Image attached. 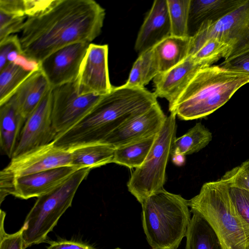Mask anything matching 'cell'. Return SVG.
Masks as SVG:
<instances>
[{
	"label": "cell",
	"mask_w": 249,
	"mask_h": 249,
	"mask_svg": "<svg viewBox=\"0 0 249 249\" xmlns=\"http://www.w3.org/2000/svg\"><path fill=\"white\" fill-rule=\"evenodd\" d=\"M170 36L167 0H156L140 29L135 50L140 54Z\"/></svg>",
	"instance_id": "17"
},
{
	"label": "cell",
	"mask_w": 249,
	"mask_h": 249,
	"mask_svg": "<svg viewBox=\"0 0 249 249\" xmlns=\"http://www.w3.org/2000/svg\"><path fill=\"white\" fill-rule=\"evenodd\" d=\"M26 17L0 11V42L15 33L20 32Z\"/></svg>",
	"instance_id": "32"
},
{
	"label": "cell",
	"mask_w": 249,
	"mask_h": 249,
	"mask_svg": "<svg viewBox=\"0 0 249 249\" xmlns=\"http://www.w3.org/2000/svg\"><path fill=\"white\" fill-rule=\"evenodd\" d=\"M186 234L185 249H223L209 223L199 213L193 212Z\"/></svg>",
	"instance_id": "23"
},
{
	"label": "cell",
	"mask_w": 249,
	"mask_h": 249,
	"mask_svg": "<svg viewBox=\"0 0 249 249\" xmlns=\"http://www.w3.org/2000/svg\"><path fill=\"white\" fill-rule=\"evenodd\" d=\"M79 169L67 165L16 178L12 180L11 195L23 199L38 197L53 190Z\"/></svg>",
	"instance_id": "15"
},
{
	"label": "cell",
	"mask_w": 249,
	"mask_h": 249,
	"mask_svg": "<svg viewBox=\"0 0 249 249\" xmlns=\"http://www.w3.org/2000/svg\"><path fill=\"white\" fill-rule=\"evenodd\" d=\"M230 196L237 211L249 224V191L230 188Z\"/></svg>",
	"instance_id": "34"
},
{
	"label": "cell",
	"mask_w": 249,
	"mask_h": 249,
	"mask_svg": "<svg viewBox=\"0 0 249 249\" xmlns=\"http://www.w3.org/2000/svg\"><path fill=\"white\" fill-rule=\"evenodd\" d=\"M171 36L188 37L191 0H167Z\"/></svg>",
	"instance_id": "29"
},
{
	"label": "cell",
	"mask_w": 249,
	"mask_h": 249,
	"mask_svg": "<svg viewBox=\"0 0 249 249\" xmlns=\"http://www.w3.org/2000/svg\"><path fill=\"white\" fill-rule=\"evenodd\" d=\"M231 51L228 44L216 38L210 37L207 39L191 56L203 68L212 66L222 58H227Z\"/></svg>",
	"instance_id": "28"
},
{
	"label": "cell",
	"mask_w": 249,
	"mask_h": 249,
	"mask_svg": "<svg viewBox=\"0 0 249 249\" xmlns=\"http://www.w3.org/2000/svg\"><path fill=\"white\" fill-rule=\"evenodd\" d=\"M172 162L177 166H181L185 162V155L180 153L171 154Z\"/></svg>",
	"instance_id": "39"
},
{
	"label": "cell",
	"mask_w": 249,
	"mask_h": 249,
	"mask_svg": "<svg viewBox=\"0 0 249 249\" xmlns=\"http://www.w3.org/2000/svg\"><path fill=\"white\" fill-rule=\"evenodd\" d=\"M35 69L30 70L14 61H10L0 70V105L15 94Z\"/></svg>",
	"instance_id": "27"
},
{
	"label": "cell",
	"mask_w": 249,
	"mask_h": 249,
	"mask_svg": "<svg viewBox=\"0 0 249 249\" xmlns=\"http://www.w3.org/2000/svg\"><path fill=\"white\" fill-rule=\"evenodd\" d=\"M157 134L116 148L112 162L129 168L139 167L147 157Z\"/></svg>",
	"instance_id": "24"
},
{
	"label": "cell",
	"mask_w": 249,
	"mask_h": 249,
	"mask_svg": "<svg viewBox=\"0 0 249 249\" xmlns=\"http://www.w3.org/2000/svg\"><path fill=\"white\" fill-rule=\"evenodd\" d=\"M5 213L0 211V249H25L22 237V229L17 232L7 233L4 229Z\"/></svg>",
	"instance_id": "33"
},
{
	"label": "cell",
	"mask_w": 249,
	"mask_h": 249,
	"mask_svg": "<svg viewBox=\"0 0 249 249\" xmlns=\"http://www.w3.org/2000/svg\"><path fill=\"white\" fill-rule=\"evenodd\" d=\"M190 41L191 36H170L152 48L159 73L169 70L189 56Z\"/></svg>",
	"instance_id": "21"
},
{
	"label": "cell",
	"mask_w": 249,
	"mask_h": 249,
	"mask_svg": "<svg viewBox=\"0 0 249 249\" xmlns=\"http://www.w3.org/2000/svg\"><path fill=\"white\" fill-rule=\"evenodd\" d=\"M51 91L27 118L12 158L49 144L57 137L52 120Z\"/></svg>",
	"instance_id": "11"
},
{
	"label": "cell",
	"mask_w": 249,
	"mask_h": 249,
	"mask_svg": "<svg viewBox=\"0 0 249 249\" xmlns=\"http://www.w3.org/2000/svg\"><path fill=\"white\" fill-rule=\"evenodd\" d=\"M176 116H167L142 165L132 173L127 183L128 191L142 205L154 193L163 189L166 169L177 131Z\"/></svg>",
	"instance_id": "7"
},
{
	"label": "cell",
	"mask_w": 249,
	"mask_h": 249,
	"mask_svg": "<svg viewBox=\"0 0 249 249\" xmlns=\"http://www.w3.org/2000/svg\"><path fill=\"white\" fill-rule=\"evenodd\" d=\"M246 0H191L188 27H196L203 22L215 21L236 9ZM196 33V32H195Z\"/></svg>",
	"instance_id": "20"
},
{
	"label": "cell",
	"mask_w": 249,
	"mask_h": 249,
	"mask_svg": "<svg viewBox=\"0 0 249 249\" xmlns=\"http://www.w3.org/2000/svg\"><path fill=\"white\" fill-rule=\"evenodd\" d=\"M188 205L191 213H199L211 225L223 249H249V224L236 209L224 180L205 183Z\"/></svg>",
	"instance_id": "4"
},
{
	"label": "cell",
	"mask_w": 249,
	"mask_h": 249,
	"mask_svg": "<svg viewBox=\"0 0 249 249\" xmlns=\"http://www.w3.org/2000/svg\"><path fill=\"white\" fill-rule=\"evenodd\" d=\"M166 117L158 102L148 110L125 122L102 142L111 144L116 148L156 135Z\"/></svg>",
	"instance_id": "14"
},
{
	"label": "cell",
	"mask_w": 249,
	"mask_h": 249,
	"mask_svg": "<svg viewBox=\"0 0 249 249\" xmlns=\"http://www.w3.org/2000/svg\"><path fill=\"white\" fill-rule=\"evenodd\" d=\"M70 150L53 142L14 157L0 172V190L9 192L14 178L60 166L71 165Z\"/></svg>",
	"instance_id": "10"
},
{
	"label": "cell",
	"mask_w": 249,
	"mask_h": 249,
	"mask_svg": "<svg viewBox=\"0 0 249 249\" xmlns=\"http://www.w3.org/2000/svg\"><path fill=\"white\" fill-rule=\"evenodd\" d=\"M212 140L210 131L198 123L183 135L175 138L171 154L180 153L186 156L196 153L205 147Z\"/></svg>",
	"instance_id": "26"
},
{
	"label": "cell",
	"mask_w": 249,
	"mask_h": 249,
	"mask_svg": "<svg viewBox=\"0 0 249 249\" xmlns=\"http://www.w3.org/2000/svg\"><path fill=\"white\" fill-rule=\"evenodd\" d=\"M249 83L248 73L225 70L219 65L201 68L169 110L182 120L205 117L223 106Z\"/></svg>",
	"instance_id": "3"
},
{
	"label": "cell",
	"mask_w": 249,
	"mask_h": 249,
	"mask_svg": "<svg viewBox=\"0 0 249 249\" xmlns=\"http://www.w3.org/2000/svg\"><path fill=\"white\" fill-rule=\"evenodd\" d=\"M51 96L52 120L58 136L80 122L103 95L81 94L76 80L52 88Z\"/></svg>",
	"instance_id": "9"
},
{
	"label": "cell",
	"mask_w": 249,
	"mask_h": 249,
	"mask_svg": "<svg viewBox=\"0 0 249 249\" xmlns=\"http://www.w3.org/2000/svg\"><path fill=\"white\" fill-rule=\"evenodd\" d=\"M201 68L189 55L177 65L155 77L154 93L157 98L166 99L171 107Z\"/></svg>",
	"instance_id": "16"
},
{
	"label": "cell",
	"mask_w": 249,
	"mask_h": 249,
	"mask_svg": "<svg viewBox=\"0 0 249 249\" xmlns=\"http://www.w3.org/2000/svg\"><path fill=\"white\" fill-rule=\"evenodd\" d=\"M158 103L157 97L145 88L124 85L112 87L102 96L91 110L72 127L53 142L60 148L102 142L114 130L132 118Z\"/></svg>",
	"instance_id": "2"
},
{
	"label": "cell",
	"mask_w": 249,
	"mask_h": 249,
	"mask_svg": "<svg viewBox=\"0 0 249 249\" xmlns=\"http://www.w3.org/2000/svg\"><path fill=\"white\" fill-rule=\"evenodd\" d=\"M0 11L11 15L26 17L24 0H0Z\"/></svg>",
	"instance_id": "36"
},
{
	"label": "cell",
	"mask_w": 249,
	"mask_h": 249,
	"mask_svg": "<svg viewBox=\"0 0 249 249\" xmlns=\"http://www.w3.org/2000/svg\"><path fill=\"white\" fill-rule=\"evenodd\" d=\"M121 249V248H115V249Z\"/></svg>",
	"instance_id": "40"
},
{
	"label": "cell",
	"mask_w": 249,
	"mask_h": 249,
	"mask_svg": "<svg viewBox=\"0 0 249 249\" xmlns=\"http://www.w3.org/2000/svg\"><path fill=\"white\" fill-rule=\"evenodd\" d=\"M53 1V0H24L26 17H32L45 11Z\"/></svg>",
	"instance_id": "37"
},
{
	"label": "cell",
	"mask_w": 249,
	"mask_h": 249,
	"mask_svg": "<svg viewBox=\"0 0 249 249\" xmlns=\"http://www.w3.org/2000/svg\"><path fill=\"white\" fill-rule=\"evenodd\" d=\"M221 179L230 188L249 191V160L226 172Z\"/></svg>",
	"instance_id": "30"
},
{
	"label": "cell",
	"mask_w": 249,
	"mask_h": 249,
	"mask_svg": "<svg viewBox=\"0 0 249 249\" xmlns=\"http://www.w3.org/2000/svg\"><path fill=\"white\" fill-rule=\"evenodd\" d=\"M210 37L228 44L231 49L230 55L249 47V0L216 21L202 23L191 36L189 55Z\"/></svg>",
	"instance_id": "8"
},
{
	"label": "cell",
	"mask_w": 249,
	"mask_h": 249,
	"mask_svg": "<svg viewBox=\"0 0 249 249\" xmlns=\"http://www.w3.org/2000/svg\"><path fill=\"white\" fill-rule=\"evenodd\" d=\"M159 73L153 48L139 55L130 71L125 86L144 88Z\"/></svg>",
	"instance_id": "25"
},
{
	"label": "cell",
	"mask_w": 249,
	"mask_h": 249,
	"mask_svg": "<svg viewBox=\"0 0 249 249\" xmlns=\"http://www.w3.org/2000/svg\"><path fill=\"white\" fill-rule=\"evenodd\" d=\"M47 249H95L86 244L69 240H62L50 244Z\"/></svg>",
	"instance_id": "38"
},
{
	"label": "cell",
	"mask_w": 249,
	"mask_h": 249,
	"mask_svg": "<svg viewBox=\"0 0 249 249\" xmlns=\"http://www.w3.org/2000/svg\"><path fill=\"white\" fill-rule=\"evenodd\" d=\"M141 205L142 228L151 248L177 249L191 219L188 200L163 188Z\"/></svg>",
	"instance_id": "5"
},
{
	"label": "cell",
	"mask_w": 249,
	"mask_h": 249,
	"mask_svg": "<svg viewBox=\"0 0 249 249\" xmlns=\"http://www.w3.org/2000/svg\"><path fill=\"white\" fill-rule=\"evenodd\" d=\"M14 52L21 55L18 36L12 35L0 42V70L8 63L9 55Z\"/></svg>",
	"instance_id": "35"
},
{
	"label": "cell",
	"mask_w": 249,
	"mask_h": 249,
	"mask_svg": "<svg viewBox=\"0 0 249 249\" xmlns=\"http://www.w3.org/2000/svg\"><path fill=\"white\" fill-rule=\"evenodd\" d=\"M14 95L0 105V146L4 154L11 158L24 124Z\"/></svg>",
	"instance_id": "18"
},
{
	"label": "cell",
	"mask_w": 249,
	"mask_h": 249,
	"mask_svg": "<svg viewBox=\"0 0 249 249\" xmlns=\"http://www.w3.org/2000/svg\"><path fill=\"white\" fill-rule=\"evenodd\" d=\"M89 44L79 42L68 45L38 63L52 88L77 80Z\"/></svg>",
	"instance_id": "13"
},
{
	"label": "cell",
	"mask_w": 249,
	"mask_h": 249,
	"mask_svg": "<svg viewBox=\"0 0 249 249\" xmlns=\"http://www.w3.org/2000/svg\"><path fill=\"white\" fill-rule=\"evenodd\" d=\"M218 65L225 70L249 73V46L230 55Z\"/></svg>",
	"instance_id": "31"
},
{
	"label": "cell",
	"mask_w": 249,
	"mask_h": 249,
	"mask_svg": "<svg viewBox=\"0 0 249 249\" xmlns=\"http://www.w3.org/2000/svg\"><path fill=\"white\" fill-rule=\"evenodd\" d=\"M51 89L38 66L14 94L18 109L26 120Z\"/></svg>",
	"instance_id": "19"
},
{
	"label": "cell",
	"mask_w": 249,
	"mask_h": 249,
	"mask_svg": "<svg viewBox=\"0 0 249 249\" xmlns=\"http://www.w3.org/2000/svg\"><path fill=\"white\" fill-rule=\"evenodd\" d=\"M106 12L93 0H53L45 11L27 17L18 37L21 55L38 63L53 53L101 34Z\"/></svg>",
	"instance_id": "1"
},
{
	"label": "cell",
	"mask_w": 249,
	"mask_h": 249,
	"mask_svg": "<svg viewBox=\"0 0 249 249\" xmlns=\"http://www.w3.org/2000/svg\"><path fill=\"white\" fill-rule=\"evenodd\" d=\"M115 148L105 142H97L75 147L70 151L71 165L91 169L100 167L113 161Z\"/></svg>",
	"instance_id": "22"
},
{
	"label": "cell",
	"mask_w": 249,
	"mask_h": 249,
	"mask_svg": "<svg viewBox=\"0 0 249 249\" xmlns=\"http://www.w3.org/2000/svg\"><path fill=\"white\" fill-rule=\"evenodd\" d=\"M91 169L84 167L76 170L53 190L37 197L21 227L25 249L46 240L48 234L71 206L78 187Z\"/></svg>",
	"instance_id": "6"
},
{
	"label": "cell",
	"mask_w": 249,
	"mask_h": 249,
	"mask_svg": "<svg viewBox=\"0 0 249 249\" xmlns=\"http://www.w3.org/2000/svg\"><path fill=\"white\" fill-rule=\"evenodd\" d=\"M108 47L107 44L90 43L81 63L77 79L81 94L105 95L113 86L108 68Z\"/></svg>",
	"instance_id": "12"
}]
</instances>
